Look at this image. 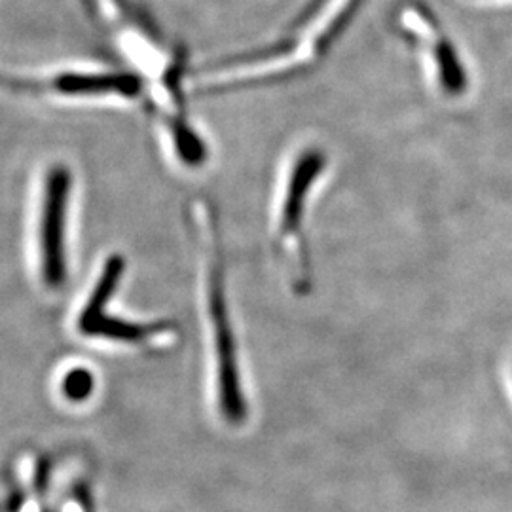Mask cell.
Returning a JSON list of instances; mask_svg holds the SVG:
<instances>
[{"label": "cell", "mask_w": 512, "mask_h": 512, "mask_svg": "<svg viewBox=\"0 0 512 512\" xmlns=\"http://www.w3.org/2000/svg\"><path fill=\"white\" fill-rule=\"evenodd\" d=\"M124 270H126L124 258L118 255L110 256L107 264L103 266V272H101V277H99V281L93 289L86 310L82 311V315H80V329H82V332L88 334V330L92 329L99 319L105 317V308L109 304L110 296L116 293L118 283L124 275Z\"/></svg>", "instance_id": "cell-5"}, {"label": "cell", "mask_w": 512, "mask_h": 512, "mask_svg": "<svg viewBox=\"0 0 512 512\" xmlns=\"http://www.w3.org/2000/svg\"><path fill=\"white\" fill-rule=\"evenodd\" d=\"M325 169V156L319 150L302 152L289 171L285 184V194L279 205V222H277V245L283 255V262L293 274L298 285L308 283L310 266L308 255L302 241V219L306 213V202L313 184Z\"/></svg>", "instance_id": "cell-2"}, {"label": "cell", "mask_w": 512, "mask_h": 512, "mask_svg": "<svg viewBox=\"0 0 512 512\" xmlns=\"http://www.w3.org/2000/svg\"><path fill=\"white\" fill-rule=\"evenodd\" d=\"M69 192H71V173L63 165H57L48 173L44 211H42V230H40L42 275L48 287L52 289L61 287L67 274L65 219H67Z\"/></svg>", "instance_id": "cell-3"}, {"label": "cell", "mask_w": 512, "mask_h": 512, "mask_svg": "<svg viewBox=\"0 0 512 512\" xmlns=\"http://www.w3.org/2000/svg\"><path fill=\"white\" fill-rule=\"evenodd\" d=\"M192 215L198 230V241L202 247L203 258L207 262V308L211 315V329H213V342L219 363L220 404L222 412L228 420L241 421L245 416V403L241 397L239 385L238 351H236V338L230 327V317L226 308L224 296V268L222 258L219 256V243L217 226L213 219V211L203 200L192 202Z\"/></svg>", "instance_id": "cell-1"}, {"label": "cell", "mask_w": 512, "mask_h": 512, "mask_svg": "<svg viewBox=\"0 0 512 512\" xmlns=\"http://www.w3.org/2000/svg\"><path fill=\"white\" fill-rule=\"evenodd\" d=\"M401 21L404 29L429 52L431 61L435 63L440 90L450 97L463 95L469 84L465 65L461 63L458 50L454 48L450 38L442 33L437 19L420 6H412L403 10Z\"/></svg>", "instance_id": "cell-4"}]
</instances>
